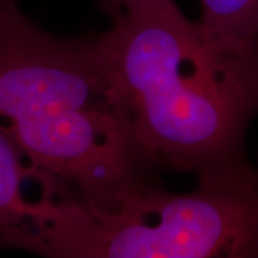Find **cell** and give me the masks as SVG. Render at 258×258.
<instances>
[{
	"label": "cell",
	"mask_w": 258,
	"mask_h": 258,
	"mask_svg": "<svg viewBox=\"0 0 258 258\" xmlns=\"http://www.w3.org/2000/svg\"><path fill=\"white\" fill-rule=\"evenodd\" d=\"M0 129L66 203L115 210L151 182L99 36L66 39L0 12Z\"/></svg>",
	"instance_id": "cell-2"
},
{
	"label": "cell",
	"mask_w": 258,
	"mask_h": 258,
	"mask_svg": "<svg viewBox=\"0 0 258 258\" xmlns=\"http://www.w3.org/2000/svg\"><path fill=\"white\" fill-rule=\"evenodd\" d=\"M39 255L258 258V168L198 179L186 194L148 182L115 210L57 203Z\"/></svg>",
	"instance_id": "cell-3"
},
{
	"label": "cell",
	"mask_w": 258,
	"mask_h": 258,
	"mask_svg": "<svg viewBox=\"0 0 258 258\" xmlns=\"http://www.w3.org/2000/svg\"><path fill=\"white\" fill-rule=\"evenodd\" d=\"M62 194L0 129V247L39 254Z\"/></svg>",
	"instance_id": "cell-4"
},
{
	"label": "cell",
	"mask_w": 258,
	"mask_h": 258,
	"mask_svg": "<svg viewBox=\"0 0 258 258\" xmlns=\"http://www.w3.org/2000/svg\"><path fill=\"white\" fill-rule=\"evenodd\" d=\"M200 23L214 33L258 37V0H200Z\"/></svg>",
	"instance_id": "cell-5"
},
{
	"label": "cell",
	"mask_w": 258,
	"mask_h": 258,
	"mask_svg": "<svg viewBox=\"0 0 258 258\" xmlns=\"http://www.w3.org/2000/svg\"><path fill=\"white\" fill-rule=\"evenodd\" d=\"M99 35L123 95L139 162L211 179L252 169L258 37L214 33L175 2L112 19Z\"/></svg>",
	"instance_id": "cell-1"
},
{
	"label": "cell",
	"mask_w": 258,
	"mask_h": 258,
	"mask_svg": "<svg viewBox=\"0 0 258 258\" xmlns=\"http://www.w3.org/2000/svg\"><path fill=\"white\" fill-rule=\"evenodd\" d=\"M13 3H16V0H0V12L12 6Z\"/></svg>",
	"instance_id": "cell-7"
},
{
	"label": "cell",
	"mask_w": 258,
	"mask_h": 258,
	"mask_svg": "<svg viewBox=\"0 0 258 258\" xmlns=\"http://www.w3.org/2000/svg\"><path fill=\"white\" fill-rule=\"evenodd\" d=\"M98 2L102 9L112 19H116L175 0H98Z\"/></svg>",
	"instance_id": "cell-6"
}]
</instances>
